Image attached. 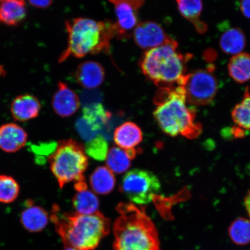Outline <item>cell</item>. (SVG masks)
Masks as SVG:
<instances>
[{
    "label": "cell",
    "mask_w": 250,
    "mask_h": 250,
    "mask_svg": "<svg viewBox=\"0 0 250 250\" xmlns=\"http://www.w3.org/2000/svg\"><path fill=\"white\" fill-rule=\"evenodd\" d=\"M154 118L163 132L172 137L193 139L202 127L195 120V111L187 105L183 87L177 85L159 88L154 98Z\"/></svg>",
    "instance_id": "obj_1"
},
{
    "label": "cell",
    "mask_w": 250,
    "mask_h": 250,
    "mask_svg": "<svg viewBox=\"0 0 250 250\" xmlns=\"http://www.w3.org/2000/svg\"><path fill=\"white\" fill-rule=\"evenodd\" d=\"M113 226L115 250H161L158 233L143 207L120 203Z\"/></svg>",
    "instance_id": "obj_2"
},
{
    "label": "cell",
    "mask_w": 250,
    "mask_h": 250,
    "mask_svg": "<svg viewBox=\"0 0 250 250\" xmlns=\"http://www.w3.org/2000/svg\"><path fill=\"white\" fill-rule=\"evenodd\" d=\"M51 220L65 247L94 250L110 231L109 219L99 211L92 214H59L56 206Z\"/></svg>",
    "instance_id": "obj_3"
},
{
    "label": "cell",
    "mask_w": 250,
    "mask_h": 250,
    "mask_svg": "<svg viewBox=\"0 0 250 250\" xmlns=\"http://www.w3.org/2000/svg\"><path fill=\"white\" fill-rule=\"evenodd\" d=\"M68 34L67 48L62 53L59 62L68 58H81L88 54H108L110 42L117 36V27L112 21H98L86 18H78L65 21Z\"/></svg>",
    "instance_id": "obj_4"
},
{
    "label": "cell",
    "mask_w": 250,
    "mask_h": 250,
    "mask_svg": "<svg viewBox=\"0 0 250 250\" xmlns=\"http://www.w3.org/2000/svg\"><path fill=\"white\" fill-rule=\"evenodd\" d=\"M174 40L166 44L147 50L140 62L143 73L159 88L179 85L185 76L187 63L192 55L178 51Z\"/></svg>",
    "instance_id": "obj_5"
},
{
    "label": "cell",
    "mask_w": 250,
    "mask_h": 250,
    "mask_svg": "<svg viewBox=\"0 0 250 250\" xmlns=\"http://www.w3.org/2000/svg\"><path fill=\"white\" fill-rule=\"evenodd\" d=\"M50 168L62 188L73 181H85L83 173L88 165L85 147L72 139L61 140L49 156Z\"/></svg>",
    "instance_id": "obj_6"
},
{
    "label": "cell",
    "mask_w": 250,
    "mask_h": 250,
    "mask_svg": "<svg viewBox=\"0 0 250 250\" xmlns=\"http://www.w3.org/2000/svg\"><path fill=\"white\" fill-rule=\"evenodd\" d=\"M213 65L207 69L197 70L181 78L179 86L183 87L188 103L195 105L210 104L216 95L218 81Z\"/></svg>",
    "instance_id": "obj_7"
},
{
    "label": "cell",
    "mask_w": 250,
    "mask_h": 250,
    "mask_svg": "<svg viewBox=\"0 0 250 250\" xmlns=\"http://www.w3.org/2000/svg\"><path fill=\"white\" fill-rule=\"evenodd\" d=\"M161 189L158 178L152 172L133 169L125 174L120 190L130 201L137 205L148 204Z\"/></svg>",
    "instance_id": "obj_8"
},
{
    "label": "cell",
    "mask_w": 250,
    "mask_h": 250,
    "mask_svg": "<svg viewBox=\"0 0 250 250\" xmlns=\"http://www.w3.org/2000/svg\"><path fill=\"white\" fill-rule=\"evenodd\" d=\"M114 5L117 21V37L125 39L132 36V31L138 24L139 9L146 0H108Z\"/></svg>",
    "instance_id": "obj_9"
},
{
    "label": "cell",
    "mask_w": 250,
    "mask_h": 250,
    "mask_svg": "<svg viewBox=\"0 0 250 250\" xmlns=\"http://www.w3.org/2000/svg\"><path fill=\"white\" fill-rule=\"evenodd\" d=\"M136 45L143 49H151L174 40L166 33L160 24L152 21L137 24L132 34Z\"/></svg>",
    "instance_id": "obj_10"
},
{
    "label": "cell",
    "mask_w": 250,
    "mask_h": 250,
    "mask_svg": "<svg viewBox=\"0 0 250 250\" xmlns=\"http://www.w3.org/2000/svg\"><path fill=\"white\" fill-rule=\"evenodd\" d=\"M52 108L61 117L72 116L78 110L80 100L76 93L67 84L59 83L57 90L52 100Z\"/></svg>",
    "instance_id": "obj_11"
},
{
    "label": "cell",
    "mask_w": 250,
    "mask_h": 250,
    "mask_svg": "<svg viewBox=\"0 0 250 250\" xmlns=\"http://www.w3.org/2000/svg\"><path fill=\"white\" fill-rule=\"evenodd\" d=\"M75 78L80 85L87 89H94L104 82V68L98 62L86 61L78 65Z\"/></svg>",
    "instance_id": "obj_12"
},
{
    "label": "cell",
    "mask_w": 250,
    "mask_h": 250,
    "mask_svg": "<svg viewBox=\"0 0 250 250\" xmlns=\"http://www.w3.org/2000/svg\"><path fill=\"white\" fill-rule=\"evenodd\" d=\"M27 134L19 125L9 123L0 126V149L7 153H14L26 145Z\"/></svg>",
    "instance_id": "obj_13"
},
{
    "label": "cell",
    "mask_w": 250,
    "mask_h": 250,
    "mask_svg": "<svg viewBox=\"0 0 250 250\" xmlns=\"http://www.w3.org/2000/svg\"><path fill=\"white\" fill-rule=\"evenodd\" d=\"M42 105L35 96L26 94L19 96L11 103V112L15 120L26 122L38 117Z\"/></svg>",
    "instance_id": "obj_14"
},
{
    "label": "cell",
    "mask_w": 250,
    "mask_h": 250,
    "mask_svg": "<svg viewBox=\"0 0 250 250\" xmlns=\"http://www.w3.org/2000/svg\"><path fill=\"white\" fill-rule=\"evenodd\" d=\"M114 140L119 147L125 151L136 149V146L142 142V131L136 124L127 122L115 130Z\"/></svg>",
    "instance_id": "obj_15"
},
{
    "label": "cell",
    "mask_w": 250,
    "mask_h": 250,
    "mask_svg": "<svg viewBox=\"0 0 250 250\" xmlns=\"http://www.w3.org/2000/svg\"><path fill=\"white\" fill-rule=\"evenodd\" d=\"M27 208L21 212V223L29 232H41L48 223V214L40 206H34L30 201H27Z\"/></svg>",
    "instance_id": "obj_16"
},
{
    "label": "cell",
    "mask_w": 250,
    "mask_h": 250,
    "mask_svg": "<svg viewBox=\"0 0 250 250\" xmlns=\"http://www.w3.org/2000/svg\"><path fill=\"white\" fill-rule=\"evenodd\" d=\"M26 16L24 0H3L0 2V23L16 26L22 22Z\"/></svg>",
    "instance_id": "obj_17"
},
{
    "label": "cell",
    "mask_w": 250,
    "mask_h": 250,
    "mask_svg": "<svg viewBox=\"0 0 250 250\" xmlns=\"http://www.w3.org/2000/svg\"><path fill=\"white\" fill-rule=\"evenodd\" d=\"M181 15L189 21L199 33H205L208 25L201 20L203 9L202 0H176Z\"/></svg>",
    "instance_id": "obj_18"
},
{
    "label": "cell",
    "mask_w": 250,
    "mask_h": 250,
    "mask_svg": "<svg viewBox=\"0 0 250 250\" xmlns=\"http://www.w3.org/2000/svg\"><path fill=\"white\" fill-rule=\"evenodd\" d=\"M82 117L97 132L101 133L110 121L111 114L101 103L84 106Z\"/></svg>",
    "instance_id": "obj_19"
},
{
    "label": "cell",
    "mask_w": 250,
    "mask_h": 250,
    "mask_svg": "<svg viewBox=\"0 0 250 250\" xmlns=\"http://www.w3.org/2000/svg\"><path fill=\"white\" fill-rule=\"evenodd\" d=\"M245 33L239 28L233 27L227 29L222 34L220 46L222 51L230 55L241 53L246 46Z\"/></svg>",
    "instance_id": "obj_20"
},
{
    "label": "cell",
    "mask_w": 250,
    "mask_h": 250,
    "mask_svg": "<svg viewBox=\"0 0 250 250\" xmlns=\"http://www.w3.org/2000/svg\"><path fill=\"white\" fill-rule=\"evenodd\" d=\"M115 178L113 172L107 167H99L90 177V184L94 192L99 195H106L114 189Z\"/></svg>",
    "instance_id": "obj_21"
},
{
    "label": "cell",
    "mask_w": 250,
    "mask_h": 250,
    "mask_svg": "<svg viewBox=\"0 0 250 250\" xmlns=\"http://www.w3.org/2000/svg\"><path fill=\"white\" fill-rule=\"evenodd\" d=\"M228 71L232 79L238 83L250 80V55L240 53L234 55L228 64Z\"/></svg>",
    "instance_id": "obj_22"
},
{
    "label": "cell",
    "mask_w": 250,
    "mask_h": 250,
    "mask_svg": "<svg viewBox=\"0 0 250 250\" xmlns=\"http://www.w3.org/2000/svg\"><path fill=\"white\" fill-rule=\"evenodd\" d=\"M73 199V205L77 213L92 214L98 212L99 201L98 197L87 187L77 190Z\"/></svg>",
    "instance_id": "obj_23"
},
{
    "label": "cell",
    "mask_w": 250,
    "mask_h": 250,
    "mask_svg": "<svg viewBox=\"0 0 250 250\" xmlns=\"http://www.w3.org/2000/svg\"><path fill=\"white\" fill-rule=\"evenodd\" d=\"M131 158L125 150L120 147H112L109 149L106 164L109 170L117 174L126 171L131 165Z\"/></svg>",
    "instance_id": "obj_24"
},
{
    "label": "cell",
    "mask_w": 250,
    "mask_h": 250,
    "mask_svg": "<svg viewBox=\"0 0 250 250\" xmlns=\"http://www.w3.org/2000/svg\"><path fill=\"white\" fill-rule=\"evenodd\" d=\"M234 124L242 130L250 131V93L247 89L241 102L233 109Z\"/></svg>",
    "instance_id": "obj_25"
},
{
    "label": "cell",
    "mask_w": 250,
    "mask_h": 250,
    "mask_svg": "<svg viewBox=\"0 0 250 250\" xmlns=\"http://www.w3.org/2000/svg\"><path fill=\"white\" fill-rule=\"evenodd\" d=\"M229 234L236 245H248L250 243V220L245 218L236 219L229 227Z\"/></svg>",
    "instance_id": "obj_26"
},
{
    "label": "cell",
    "mask_w": 250,
    "mask_h": 250,
    "mask_svg": "<svg viewBox=\"0 0 250 250\" xmlns=\"http://www.w3.org/2000/svg\"><path fill=\"white\" fill-rule=\"evenodd\" d=\"M85 151L86 155L96 161L105 160L109 151L107 139L102 134H99L95 138L86 143Z\"/></svg>",
    "instance_id": "obj_27"
},
{
    "label": "cell",
    "mask_w": 250,
    "mask_h": 250,
    "mask_svg": "<svg viewBox=\"0 0 250 250\" xmlns=\"http://www.w3.org/2000/svg\"><path fill=\"white\" fill-rule=\"evenodd\" d=\"M20 186L13 177L0 175V202H14L20 193Z\"/></svg>",
    "instance_id": "obj_28"
},
{
    "label": "cell",
    "mask_w": 250,
    "mask_h": 250,
    "mask_svg": "<svg viewBox=\"0 0 250 250\" xmlns=\"http://www.w3.org/2000/svg\"><path fill=\"white\" fill-rule=\"evenodd\" d=\"M76 128L81 138L86 143L101 134L94 129L82 117L77 121Z\"/></svg>",
    "instance_id": "obj_29"
},
{
    "label": "cell",
    "mask_w": 250,
    "mask_h": 250,
    "mask_svg": "<svg viewBox=\"0 0 250 250\" xmlns=\"http://www.w3.org/2000/svg\"><path fill=\"white\" fill-rule=\"evenodd\" d=\"M102 96L98 92L86 91L83 94L82 102L84 106L100 103L101 101Z\"/></svg>",
    "instance_id": "obj_30"
},
{
    "label": "cell",
    "mask_w": 250,
    "mask_h": 250,
    "mask_svg": "<svg viewBox=\"0 0 250 250\" xmlns=\"http://www.w3.org/2000/svg\"><path fill=\"white\" fill-rule=\"evenodd\" d=\"M54 0H29L31 5L39 8H46L52 4Z\"/></svg>",
    "instance_id": "obj_31"
},
{
    "label": "cell",
    "mask_w": 250,
    "mask_h": 250,
    "mask_svg": "<svg viewBox=\"0 0 250 250\" xmlns=\"http://www.w3.org/2000/svg\"><path fill=\"white\" fill-rule=\"evenodd\" d=\"M240 9L245 17L250 19V0H241Z\"/></svg>",
    "instance_id": "obj_32"
},
{
    "label": "cell",
    "mask_w": 250,
    "mask_h": 250,
    "mask_svg": "<svg viewBox=\"0 0 250 250\" xmlns=\"http://www.w3.org/2000/svg\"><path fill=\"white\" fill-rule=\"evenodd\" d=\"M245 205L248 213L250 217V190L247 194L245 198Z\"/></svg>",
    "instance_id": "obj_33"
},
{
    "label": "cell",
    "mask_w": 250,
    "mask_h": 250,
    "mask_svg": "<svg viewBox=\"0 0 250 250\" xmlns=\"http://www.w3.org/2000/svg\"><path fill=\"white\" fill-rule=\"evenodd\" d=\"M63 250H78L76 249L72 248H68V247H65V249Z\"/></svg>",
    "instance_id": "obj_34"
},
{
    "label": "cell",
    "mask_w": 250,
    "mask_h": 250,
    "mask_svg": "<svg viewBox=\"0 0 250 250\" xmlns=\"http://www.w3.org/2000/svg\"><path fill=\"white\" fill-rule=\"evenodd\" d=\"M248 171L250 172V164L249 165V167H248Z\"/></svg>",
    "instance_id": "obj_35"
},
{
    "label": "cell",
    "mask_w": 250,
    "mask_h": 250,
    "mask_svg": "<svg viewBox=\"0 0 250 250\" xmlns=\"http://www.w3.org/2000/svg\"><path fill=\"white\" fill-rule=\"evenodd\" d=\"M0 1H3V0H0Z\"/></svg>",
    "instance_id": "obj_36"
}]
</instances>
